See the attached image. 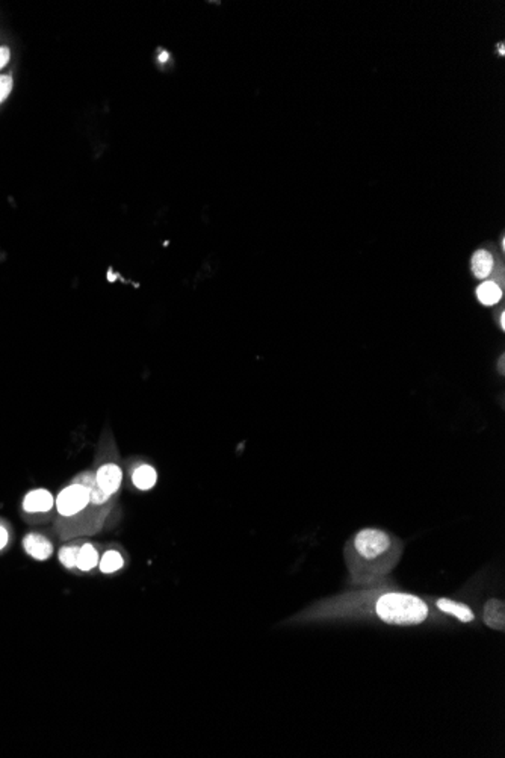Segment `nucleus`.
<instances>
[{"label":"nucleus","mask_w":505,"mask_h":758,"mask_svg":"<svg viewBox=\"0 0 505 758\" xmlns=\"http://www.w3.org/2000/svg\"><path fill=\"white\" fill-rule=\"evenodd\" d=\"M168 58H170L168 52H162V53L159 55V61H161V62H167V61H168Z\"/></svg>","instance_id":"obj_18"},{"label":"nucleus","mask_w":505,"mask_h":758,"mask_svg":"<svg viewBox=\"0 0 505 758\" xmlns=\"http://www.w3.org/2000/svg\"><path fill=\"white\" fill-rule=\"evenodd\" d=\"M401 555V542L386 531L365 528L350 540L346 560L357 581H371L391 571Z\"/></svg>","instance_id":"obj_1"},{"label":"nucleus","mask_w":505,"mask_h":758,"mask_svg":"<svg viewBox=\"0 0 505 758\" xmlns=\"http://www.w3.org/2000/svg\"><path fill=\"white\" fill-rule=\"evenodd\" d=\"M96 481L105 494L114 497L118 492L123 481V474L117 463H105L96 472Z\"/></svg>","instance_id":"obj_4"},{"label":"nucleus","mask_w":505,"mask_h":758,"mask_svg":"<svg viewBox=\"0 0 505 758\" xmlns=\"http://www.w3.org/2000/svg\"><path fill=\"white\" fill-rule=\"evenodd\" d=\"M8 539H10V535H8L6 528L0 526V549H3L6 546Z\"/></svg>","instance_id":"obj_17"},{"label":"nucleus","mask_w":505,"mask_h":758,"mask_svg":"<svg viewBox=\"0 0 505 758\" xmlns=\"http://www.w3.org/2000/svg\"><path fill=\"white\" fill-rule=\"evenodd\" d=\"M477 297L484 306H495L501 300L502 291L496 282H484L478 286Z\"/></svg>","instance_id":"obj_11"},{"label":"nucleus","mask_w":505,"mask_h":758,"mask_svg":"<svg viewBox=\"0 0 505 758\" xmlns=\"http://www.w3.org/2000/svg\"><path fill=\"white\" fill-rule=\"evenodd\" d=\"M436 605L438 607V610L455 616V618H457L460 622L466 623V622H472L475 619L474 612H472L468 605L461 604V603L451 601V599H448V598L437 599Z\"/></svg>","instance_id":"obj_9"},{"label":"nucleus","mask_w":505,"mask_h":758,"mask_svg":"<svg viewBox=\"0 0 505 758\" xmlns=\"http://www.w3.org/2000/svg\"><path fill=\"white\" fill-rule=\"evenodd\" d=\"M124 560L120 553L117 551H107L105 553V555L102 557L100 560V571L105 572V574H111V572H115L118 571L121 566H123Z\"/></svg>","instance_id":"obj_13"},{"label":"nucleus","mask_w":505,"mask_h":758,"mask_svg":"<svg viewBox=\"0 0 505 758\" xmlns=\"http://www.w3.org/2000/svg\"><path fill=\"white\" fill-rule=\"evenodd\" d=\"M470 268L474 276L478 279H486L492 276L495 270V257L488 250L479 248L474 253L470 259Z\"/></svg>","instance_id":"obj_8"},{"label":"nucleus","mask_w":505,"mask_h":758,"mask_svg":"<svg viewBox=\"0 0 505 758\" xmlns=\"http://www.w3.org/2000/svg\"><path fill=\"white\" fill-rule=\"evenodd\" d=\"M10 60H11V50H10V47L2 46V47H0V70H2L8 62H10Z\"/></svg>","instance_id":"obj_16"},{"label":"nucleus","mask_w":505,"mask_h":758,"mask_svg":"<svg viewBox=\"0 0 505 758\" xmlns=\"http://www.w3.org/2000/svg\"><path fill=\"white\" fill-rule=\"evenodd\" d=\"M97 562H98V553L93 545L87 544L79 548L76 568H79L80 571H91L93 568H96Z\"/></svg>","instance_id":"obj_12"},{"label":"nucleus","mask_w":505,"mask_h":758,"mask_svg":"<svg viewBox=\"0 0 505 758\" xmlns=\"http://www.w3.org/2000/svg\"><path fill=\"white\" fill-rule=\"evenodd\" d=\"M78 554H79V546H76V545L64 546V548H61V551H60V560L65 566V568L71 569V568H74V566H76Z\"/></svg>","instance_id":"obj_14"},{"label":"nucleus","mask_w":505,"mask_h":758,"mask_svg":"<svg viewBox=\"0 0 505 758\" xmlns=\"http://www.w3.org/2000/svg\"><path fill=\"white\" fill-rule=\"evenodd\" d=\"M157 474L150 465H141L132 474V481L141 490H148L156 485Z\"/></svg>","instance_id":"obj_10"},{"label":"nucleus","mask_w":505,"mask_h":758,"mask_svg":"<svg viewBox=\"0 0 505 758\" xmlns=\"http://www.w3.org/2000/svg\"><path fill=\"white\" fill-rule=\"evenodd\" d=\"M23 548L35 560H47L53 553V545L51 540L43 535H37V533H30V535L24 537Z\"/></svg>","instance_id":"obj_5"},{"label":"nucleus","mask_w":505,"mask_h":758,"mask_svg":"<svg viewBox=\"0 0 505 758\" xmlns=\"http://www.w3.org/2000/svg\"><path fill=\"white\" fill-rule=\"evenodd\" d=\"M94 477V472H84L71 483L70 486L65 488L62 492L56 498V509L60 516L62 518H74L85 513L89 507L97 510H103L100 507H96L91 504L89 497V485L91 480Z\"/></svg>","instance_id":"obj_3"},{"label":"nucleus","mask_w":505,"mask_h":758,"mask_svg":"<svg viewBox=\"0 0 505 758\" xmlns=\"http://www.w3.org/2000/svg\"><path fill=\"white\" fill-rule=\"evenodd\" d=\"M428 610L419 596L400 592L384 594L375 604L378 618L391 626H418L428 618Z\"/></svg>","instance_id":"obj_2"},{"label":"nucleus","mask_w":505,"mask_h":758,"mask_svg":"<svg viewBox=\"0 0 505 758\" xmlns=\"http://www.w3.org/2000/svg\"><path fill=\"white\" fill-rule=\"evenodd\" d=\"M483 619L488 627L498 631L505 630V604L501 599H488L483 610Z\"/></svg>","instance_id":"obj_7"},{"label":"nucleus","mask_w":505,"mask_h":758,"mask_svg":"<svg viewBox=\"0 0 505 758\" xmlns=\"http://www.w3.org/2000/svg\"><path fill=\"white\" fill-rule=\"evenodd\" d=\"M12 87H14L12 78L8 76V74H0V103H3L8 98V96L11 94Z\"/></svg>","instance_id":"obj_15"},{"label":"nucleus","mask_w":505,"mask_h":758,"mask_svg":"<svg viewBox=\"0 0 505 758\" xmlns=\"http://www.w3.org/2000/svg\"><path fill=\"white\" fill-rule=\"evenodd\" d=\"M55 499L51 492L44 489H35L23 499V509L28 513H47L52 510Z\"/></svg>","instance_id":"obj_6"}]
</instances>
